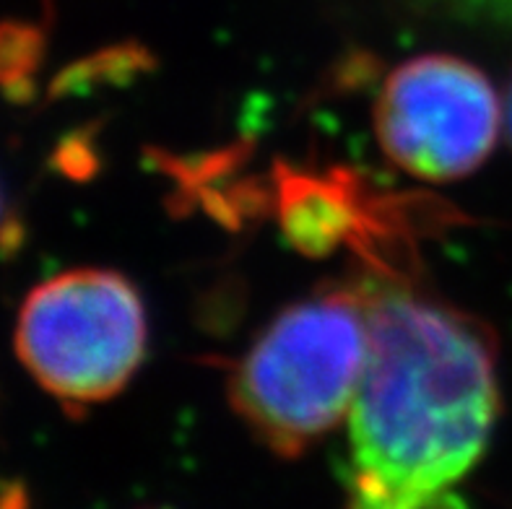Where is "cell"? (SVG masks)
I'll return each mask as SVG.
<instances>
[{
    "label": "cell",
    "mask_w": 512,
    "mask_h": 509,
    "mask_svg": "<svg viewBox=\"0 0 512 509\" xmlns=\"http://www.w3.org/2000/svg\"><path fill=\"white\" fill-rule=\"evenodd\" d=\"M468 8V13H484L494 21L512 24V0H455Z\"/></svg>",
    "instance_id": "6"
},
{
    "label": "cell",
    "mask_w": 512,
    "mask_h": 509,
    "mask_svg": "<svg viewBox=\"0 0 512 509\" xmlns=\"http://www.w3.org/2000/svg\"><path fill=\"white\" fill-rule=\"evenodd\" d=\"M377 200L359 177L338 167L318 172L279 162L271 174V206L281 234L307 258H325L344 245L375 255L380 237L403 221L393 211L385 216Z\"/></svg>",
    "instance_id": "5"
},
{
    "label": "cell",
    "mask_w": 512,
    "mask_h": 509,
    "mask_svg": "<svg viewBox=\"0 0 512 509\" xmlns=\"http://www.w3.org/2000/svg\"><path fill=\"white\" fill-rule=\"evenodd\" d=\"M507 120H510V138H512V89H510V117H507Z\"/></svg>",
    "instance_id": "7"
},
{
    "label": "cell",
    "mask_w": 512,
    "mask_h": 509,
    "mask_svg": "<svg viewBox=\"0 0 512 509\" xmlns=\"http://www.w3.org/2000/svg\"><path fill=\"white\" fill-rule=\"evenodd\" d=\"M13 343L32 380L76 413L112 400L136 377L149 320L123 273L76 268L29 291Z\"/></svg>",
    "instance_id": "3"
},
{
    "label": "cell",
    "mask_w": 512,
    "mask_h": 509,
    "mask_svg": "<svg viewBox=\"0 0 512 509\" xmlns=\"http://www.w3.org/2000/svg\"><path fill=\"white\" fill-rule=\"evenodd\" d=\"M367 348V289L320 291L250 343L229 374V403L268 450L297 458L351 413Z\"/></svg>",
    "instance_id": "2"
},
{
    "label": "cell",
    "mask_w": 512,
    "mask_h": 509,
    "mask_svg": "<svg viewBox=\"0 0 512 509\" xmlns=\"http://www.w3.org/2000/svg\"><path fill=\"white\" fill-rule=\"evenodd\" d=\"M346 509H432L474 471L500 416L487 325L403 284L367 289Z\"/></svg>",
    "instance_id": "1"
},
{
    "label": "cell",
    "mask_w": 512,
    "mask_h": 509,
    "mask_svg": "<svg viewBox=\"0 0 512 509\" xmlns=\"http://www.w3.org/2000/svg\"><path fill=\"white\" fill-rule=\"evenodd\" d=\"M502 107L492 81L455 55H419L385 78L375 102L377 143L416 180H463L500 138Z\"/></svg>",
    "instance_id": "4"
}]
</instances>
